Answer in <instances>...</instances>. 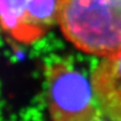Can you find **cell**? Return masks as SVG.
<instances>
[{"label":"cell","mask_w":121,"mask_h":121,"mask_svg":"<svg viewBox=\"0 0 121 121\" xmlns=\"http://www.w3.org/2000/svg\"><path fill=\"white\" fill-rule=\"evenodd\" d=\"M56 21L64 37L87 55L121 52V0H56Z\"/></svg>","instance_id":"6da1fadb"},{"label":"cell","mask_w":121,"mask_h":121,"mask_svg":"<svg viewBox=\"0 0 121 121\" xmlns=\"http://www.w3.org/2000/svg\"><path fill=\"white\" fill-rule=\"evenodd\" d=\"M90 80L101 113L109 121H121V52L102 58Z\"/></svg>","instance_id":"277c9868"},{"label":"cell","mask_w":121,"mask_h":121,"mask_svg":"<svg viewBox=\"0 0 121 121\" xmlns=\"http://www.w3.org/2000/svg\"><path fill=\"white\" fill-rule=\"evenodd\" d=\"M48 109L52 121H64L95 111L91 82L63 62L50 64L44 72Z\"/></svg>","instance_id":"7a4b0ae2"},{"label":"cell","mask_w":121,"mask_h":121,"mask_svg":"<svg viewBox=\"0 0 121 121\" xmlns=\"http://www.w3.org/2000/svg\"><path fill=\"white\" fill-rule=\"evenodd\" d=\"M64 121H109V120L105 118V116L102 114L101 111L99 110V108H98L95 111L89 113V114L79 116L72 119H68V120H64Z\"/></svg>","instance_id":"5b68a950"},{"label":"cell","mask_w":121,"mask_h":121,"mask_svg":"<svg viewBox=\"0 0 121 121\" xmlns=\"http://www.w3.org/2000/svg\"><path fill=\"white\" fill-rule=\"evenodd\" d=\"M56 23V0H0V30L20 44L39 41Z\"/></svg>","instance_id":"3957f363"}]
</instances>
